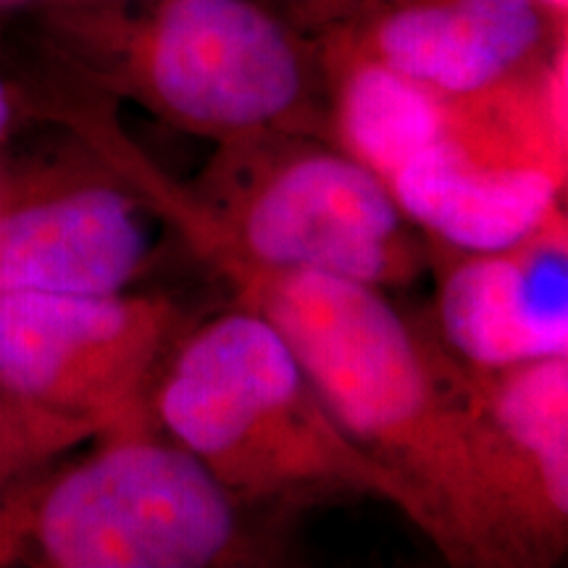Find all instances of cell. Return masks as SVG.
<instances>
[{"label": "cell", "mask_w": 568, "mask_h": 568, "mask_svg": "<svg viewBox=\"0 0 568 568\" xmlns=\"http://www.w3.org/2000/svg\"><path fill=\"white\" fill-rule=\"evenodd\" d=\"M24 180H27V176H24ZM24 180H13L9 172H3V169H0V209H3V205L19 193V187L24 184Z\"/></svg>", "instance_id": "cell-15"}, {"label": "cell", "mask_w": 568, "mask_h": 568, "mask_svg": "<svg viewBox=\"0 0 568 568\" xmlns=\"http://www.w3.org/2000/svg\"><path fill=\"white\" fill-rule=\"evenodd\" d=\"M385 184L429 240L487 253L518 245L564 211L566 159L503 98H453L450 130Z\"/></svg>", "instance_id": "cell-7"}, {"label": "cell", "mask_w": 568, "mask_h": 568, "mask_svg": "<svg viewBox=\"0 0 568 568\" xmlns=\"http://www.w3.org/2000/svg\"><path fill=\"white\" fill-rule=\"evenodd\" d=\"M568 237L564 211L503 251L447 247L437 324L443 345L477 368L568 355Z\"/></svg>", "instance_id": "cell-10"}, {"label": "cell", "mask_w": 568, "mask_h": 568, "mask_svg": "<svg viewBox=\"0 0 568 568\" xmlns=\"http://www.w3.org/2000/svg\"><path fill=\"white\" fill-rule=\"evenodd\" d=\"M159 424L0 489V566L211 568L253 556L243 503Z\"/></svg>", "instance_id": "cell-4"}, {"label": "cell", "mask_w": 568, "mask_h": 568, "mask_svg": "<svg viewBox=\"0 0 568 568\" xmlns=\"http://www.w3.org/2000/svg\"><path fill=\"white\" fill-rule=\"evenodd\" d=\"M53 61L216 145L329 140L316 38L264 0H42Z\"/></svg>", "instance_id": "cell-2"}, {"label": "cell", "mask_w": 568, "mask_h": 568, "mask_svg": "<svg viewBox=\"0 0 568 568\" xmlns=\"http://www.w3.org/2000/svg\"><path fill=\"white\" fill-rule=\"evenodd\" d=\"M187 187L213 226L258 264L385 290L414 282L432 258L387 184L314 134L222 142Z\"/></svg>", "instance_id": "cell-5"}, {"label": "cell", "mask_w": 568, "mask_h": 568, "mask_svg": "<svg viewBox=\"0 0 568 568\" xmlns=\"http://www.w3.org/2000/svg\"><path fill=\"white\" fill-rule=\"evenodd\" d=\"M98 159L280 332L343 432L397 481L414 527L456 566L556 558L568 516L474 406L466 366L372 284L240 253L122 126Z\"/></svg>", "instance_id": "cell-1"}, {"label": "cell", "mask_w": 568, "mask_h": 568, "mask_svg": "<svg viewBox=\"0 0 568 568\" xmlns=\"http://www.w3.org/2000/svg\"><path fill=\"white\" fill-rule=\"evenodd\" d=\"M30 3H34V0H0V21L9 17L11 11H17L21 6H30Z\"/></svg>", "instance_id": "cell-17"}, {"label": "cell", "mask_w": 568, "mask_h": 568, "mask_svg": "<svg viewBox=\"0 0 568 568\" xmlns=\"http://www.w3.org/2000/svg\"><path fill=\"white\" fill-rule=\"evenodd\" d=\"M539 9L545 13H550L556 21H564L566 24V13H568V0H537Z\"/></svg>", "instance_id": "cell-16"}, {"label": "cell", "mask_w": 568, "mask_h": 568, "mask_svg": "<svg viewBox=\"0 0 568 568\" xmlns=\"http://www.w3.org/2000/svg\"><path fill=\"white\" fill-rule=\"evenodd\" d=\"M24 111H30V92L0 74V142L9 138Z\"/></svg>", "instance_id": "cell-14"}, {"label": "cell", "mask_w": 568, "mask_h": 568, "mask_svg": "<svg viewBox=\"0 0 568 568\" xmlns=\"http://www.w3.org/2000/svg\"><path fill=\"white\" fill-rule=\"evenodd\" d=\"M98 437L101 435L90 424L53 414L0 389V489Z\"/></svg>", "instance_id": "cell-12"}, {"label": "cell", "mask_w": 568, "mask_h": 568, "mask_svg": "<svg viewBox=\"0 0 568 568\" xmlns=\"http://www.w3.org/2000/svg\"><path fill=\"white\" fill-rule=\"evenodd\" d=\"M466 366L481 418L568 514V355L503 368Z\"/></svg>", "instance_id": "cell-11"}, {"label": "cell", "mask_w": 568, "mask_h": 568, "mask_svg": "<svg viewBox=\"0 0 568 568\" xmlns=\"http://www.w3.org/2000/svg\"><path fill=\"white\" fill-rule=\"evenodd\" d=\"M264 3L280 11L301 32L316 38L339 24L358 0H264Z\"/></svg>", "instance_id": "cell-13"}, {"label": "cell", "mask_w": 568, "mask_h": 568, "mask_svg": "<svg viewBox=\"0 0 568 568\" xmlns=\"http://www.w3.org/2000/svg\"><path fill=\"white\" fill-rule=\"evenodd\" d=\"M148 205L101 166V180L27 176L0 209V293H124L151 258Z\"/></svg>", "instance_id": "cell-9"}, {"label": "cell", "mask_w": 568, "mask_h": 568, "mask_svg": "<svg viewBox=\"0 0 568 568\" xmlns=\"http://www.w3.org/2000/svg\"><path fill=\"white\" fill-rule=\"evenodd\" d=\"M322 34L450 98L529 80L566 48L537 0H358Z\"/></svg>", "instance_id": "cell-8"}, {"label": "cell", "mask_w": 568, "mask_h": 568, "mask_svg": "<svg viewBox=\"0 0 568 568\" xmlns=\"http://www.w3.org/2000/svg\"><path fill=\"white\" fill-rule=\"evenodd\" d=\"M180 311L161 295L0 293V389L90 424L153 426V387Z\"/></svg>", "instance_id": "cell-6"}, {"label": "cell", "mask_w": 568, "mask_h": 568, "mask_svg": "<svg viewBox=\"0 0 568 568\" xmlns=\"http://www.w3.org/2000/svg\"><path fill=\"white\" fill-rule=\"evenodd\" d=\"M151 406L243 506L358 495L410 518L406 493L345 435L280 332L243 305L176 337Z\"/></svg>", "instance_id": "cell-3"}]
</instances>
